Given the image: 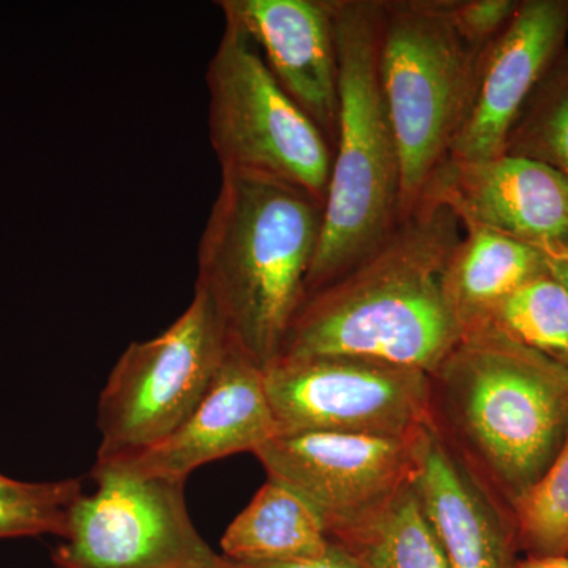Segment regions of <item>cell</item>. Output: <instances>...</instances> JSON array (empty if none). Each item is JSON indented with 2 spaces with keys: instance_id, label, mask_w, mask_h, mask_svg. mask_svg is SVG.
<instances>
[{
  "instance_id": "27",
  "label": "cell",
  "mask_w": 568,
  "mask_h": 568,
  "mask_svg": "<svg viewBox=\"0 0 568 568\" xmlns=\"http://www.w3.org/2000/svg\"><path fill=\"white\" fill-rule=\"evenodd\" d=\"M219 568H224V566H223V559H222V564H220V567H219Z\"/></svg>"
},
{
  "instance_id": "10",
  "label": "cell",
  "mask_w": 568,
  "mask_h": 568,
  "mask_svg": "<svg viewBox=\"0 0 568 568\" xmlns=\"http://www.w3.org/2000/svg\"><path fill=\"white\" fill-rule=\"evenodd\" d=\"M424 432L406 439L294 433L275 436L253 455L268 477L315 508L331 534L372 517L413 484Z\"/></svg>"
},
{
  "instance_id": "13",
  "label": "cell",
  "mask_w": 568,
  "mask_h": 568,
  "mask_svg": "<svg viewBox=\"0 0 568 568\" xmlns=\"http://www.w3.org/2000/svg\"><path fill=\"white\" fill-rule=\"evenodd\" d=\"M275 436L278 426L265 392L264 368L230 342L207 394L178 429L140 454L95 463L132 476L186 481L197 467L253 454Z\"/></svg>"
},
{
  "instance_id": "25",
  "label": "cell",
  "mask_w": 568,
  "mask_h": 568,
  "mask_svg": "<svg viewBox=\"0 0 568 568\" xmlns=\"http://www.w3.org/2000/svg\"><path fill=\"white\" fill-rule=\"evenodd\" d=\"M545 254H547L549 274L559 280L568 290V248L551 250Z\"/></svg>"
},
{
  "instance_id": "21",
  "label": "cell",
  "mask_w": 568,
  "mask_h": 568,
  "mask_svg": "<svg viewBox=\"0 0 568 568\" xmlns=\"http://www.w3.org/2000/svg\"><path fill=\"white\" fill-rule=\"evenodd\" d=\"M81 495L80 478L22 481L0 473V540L41 536L63 540Z\"/></svg>"
},
{
  "instance_id": "7",
  "label": "cell",
  "mask_w": 568,
  "mask_h": 568,
  "mask_svg": "<svg viewBox=\"0 0 568 568\" xmlns=\"http://www.w3.org/2000/svg\"><path fill=\"white\" fill-rule=\"evenodd\" d=\"M230 335L201 291L166 331L123 351L99 398L97 462L140 454L185 422L219 373Z\"/></svg>"
},
{
  "instance_id": "9",
  "label": "cell",
  "mask_w": 568,
  "mask_h": 568,
  "mask_svg": "<svg viewBox=\"0 0 568 568\" xmlns=\"http://www.w3.org/2000/svg\"><path fill=\"white\" fill-rule=\"evenodd\" d=\"M95 491L82 493L69 532L51 552L55 568H219L197 532L185 481L132 476L95 463Z\"/></svg>"
},
{
  "instance_id": "8",
  "label": "cell",
  "mask_w": 568,
  "mask_h": 568,
  "mask_svg": "<svg viewBox=\"0 0 568 568\" xmlns=\"http://www.w3.org/2000/svg\"><path fill=\"white\" fill-rule=\"evenodd\" d=\"M278 435L414 437L433 422L432 376L355 355L278 357L264 368Z\"/></svg>"
},
{
  "instance_id": "4",
  "label": "cell",
  "mask_w": 568,
  "mask_h": 568,
  "mask_svg": "<svg viewBox=\"0 0 568 568\" xmlns=\"http://www.w3.org/2000/svg\"><path fill=\"white\" fill-rule=\"evenodd\" d=\"M331 2L338 50V133L323 233L305 295L375 252L402 220V162L377 67L383 0Z\"/></svg>"
},
{
  "instance_id": "23",
  "label": "cell",
  "mask_w": 568,
  "mask_h": 568,
  "mask_svg": "<svg viewBox=\"0 0 568 568\" xmlns=\"http://www.w3.org/2000/svg\"><path fill=\"white\" fill-rule=\"evenodd\" d=\"M518 3L519 0H446L452 24L476 51L499 36L517 11Z\"/></svg>"
},
{
  "instance_id": "6",
  "label": "cell",
  "mask_w": 568,
  "mask_h": 568,
  "mask_svg": "<svg viewBox=\"0 0 568 568\" xmlns=\"http://www.w3.org/2000/svg\"><path fill=\"white\" fill-rule=\"evenodd\" d=\"M209 136L223 171L267 175L327 197L334 149L284 92L256 44L224 31L207 69Z\"/></svg>"
},
{
  "instance_id": "18",
  "label": "cell",
  "mask_w": 568,
  "mask_h": 568,
  "mask_svg": "<svg viewBox=\"0 0 568 568\" xmlns=\"http://www.w3.org/2000/svg\"><path fill=\"white\" fill-rule=\"evenodd\" d=\"M328 537L361 568H448L413 484L372 517Z\"/></svg>"
},
{
  "instance_id": "14",
  "label": "cell",
  "mask_w": 568,
  "mask_h": 568,
  "mask_svg": "<svg viewBox=\"0 0 568 568\" xmlns=\"http://www.w3.org/2000/svg\"><path fill=\"white\" fill-rule=\"evenodd\" d=\"M216 6L224 22L252 39L276 82L334 149L339 69L331 0H222Z\"/></svg>"
},
{
  "instance_id": "11",
  "label": "cell",
  "mask_w": 568,
  "mask_h": 568,
  "mask_svg": "<svg viewBox=\"0 0 568 568\" xmlns=\"http://www.w3.org/2000/svg\"><path fill=\"white\" fill-rule=\"evenodd\" d=\"M567 37L568 0H519L506 28L477 52L448 160L503 155L523 108L566 50Z\"/></svg>"
},
{
  "instance_id": "15",
  "label": "cell",
  "mask_w": 568,
  "mask_h": 568,
  "mask_svg": "<svg viewBox=\"0 0 568 568\" xmlns=\"http://www.w3.org/2000/svg\"><path fill=\"white\" fill-rule=\"evenodd\" d=\"M413 488L448 568H510L514 529L497 514L487 489L478 484L435 424L418 444Z\"/></svg>"
},
{
  "instance_id": "19",
  "label": "cell",
  "mask_w": 568,
  "mask_h": 568,
  "mask_svg": "<svg viewBox=\"0 0 568 568\" xmlns=\"http://www.w3.org/2000/svg\"><path fill=\"white\" fill-rule=\"evenodd\" d=\"M484 324L568 368V290L551 274L508 295Z\"/></svg>"
},
{
  "instance_id": "2",
  "label": "cell",
  "mask_w": 568,
  "mask_h": 568,
  "mask_svg": "<svg viewBox=\"0 0 568 568\" xmlns=\"http://www.w3.org/2000/svg\"><path fill=\"white\" fill-rule=\"evenodd\" d=\"M433 422L488 495L511 507L568 437V368L491 324L465 332L432 375Z\"/></svg>"
},
{
  "instance_id": "26",
  "label": "cell",
  "mask_w": 568,
  "mask_h": 568,
  "mask_svg": "<svg viewBox=\"0 0 568 568\" xmlns=\"http://www.w3.org/2000/svg\"><path fill=\"white\" fill-rule=\"evenodd\" d=\"M510 568H568V556H528Z\"/></svg>"
},
{
  "instance_id": "12",
  "label": "cell",
  "mask_w": 568,
  "mask_h": 568,
  "mask_svg": "<svg viewBox=\"0 0 568 568\" xmlns=\"http://www.w3.org/2000/svg\"><path fill=\"white\" fill-rule=\"evenodd\" d=\"M424 197L448 205L465 230L485 227L544 252L568 248V181L536 160H447Z\"/></svg>"
},
{
  "instance_id": "3",
  "label": "cell",
  "mask_w": 568,
  "mask_h": 568,
  "mask_svg": "<svg viewBox=\"0 0 568 568\" xmlns=\"http://www.w3.org/2000/svg\"><path fill=\"white\" fill-rule=\"evenodd\" d=\"M325 204L267 175L223 171L201 235L194 290L212 302L231 342L257 365L282 351L305 298Z\"/></svg>"
},
{
  "instance_id": "22",
  "label": "cell",
  "mask_w": 568,
  "mask_h": 568,
  "mask_svg": "<svg viewBox=\"0 0 568 568\" xmlns=\"http://www.w3.org/2000/svg\"><path fill=\"white\" fill-rule=\"evenodd\" d=\"M510 521L529 556H568V437L547 473L511 507Z\"/></svg>"
},
{
  "instance_id": "17",
  "label": "cell",
  "mask_w": 568,
  "mask_h": 568,
  "mask_svg": "<svg viewBox=\"0 0 568 568\" xmlns=\"http://www.w3.org/2000/svg\"><path fill=\"white\" fill-rule=\"evenodd\" d=\"M545 274L549 271L544 250L485 227H466L448 263V298L466 332L484 324L508 295Z\"/></svg>"
},
{
  "instance_id": "1",
  "label": "cell",
  "mask_w": 568,
  "mask_h": 568,
  "mask_svg": "<svg viewBox=\"0 0 568 568\" xmlns=\"http://www.w3.org/2000/svg\"><path fill=\"white\" fill-rule=\"evenodd\" d=\"M463 234L457 213L424 197L375 252L305 295L278 357L355 355L432 376L465 335L446 284Z\"/></svg>"
},
{
  "instance_id": "16",
  "label": "cell",
  "mask_w": 568,
  "mask_h": 568,
  "mask_svg": "<svg viewBox=\"0 0 568 568\" xmlns=\"http://www.w3.org/2000/svg\"><path fill=\"white\" fill-rule=\"evenodd\" d=\"M222 556L237 564H284L320 558L332 547L324 519L304 497L267 477L224 530Z\"/></svg>"
},
{
  "instance_id": "24",
  "label": "cell",
  "mask_w": 568,
  "mask_h": 568,
  "mask_svg": "<svg viewBox=\"0 0 568 568\" xmlns=\"http://www.w3.org/2000/svg\"><path fill=\"white\" fill-rule=\"evenodd\" d=\"M223 559L224 568H361L342 548L332 544L331 549L320 558L295 560L284 564H237Z\"/></svg>"
},
{
  "instance_id": "5",
  "label": "cell",
  "mask_w": 568,
  "mask_h": 568,
  "mask_svg": "<svg viewBox=\"0 0 568 568\" xmlns=\"http://www.w3.org/2000/svg\"><path fill=\"white\" fill-rule=\"evenodd\" d=\"M477 52L446 0L383 2L377 67L402 162V220L448 160Z\"/></svg>"
},
{
  "instance_id": "20",
  "label": "cell",
  "mask_w": 568,
  "mask_h": 568,
  "mask_svg": "<svg viewBox=\"0 0 568 568\" xmlns=\"http://www.w3.org/2000/svg\"><path fill=\"white\" fill-rule=\"evenodd\" d=\"M504 153L548 164L568 181V44L523 108Z\"/></svg>"
}]
</instances>
